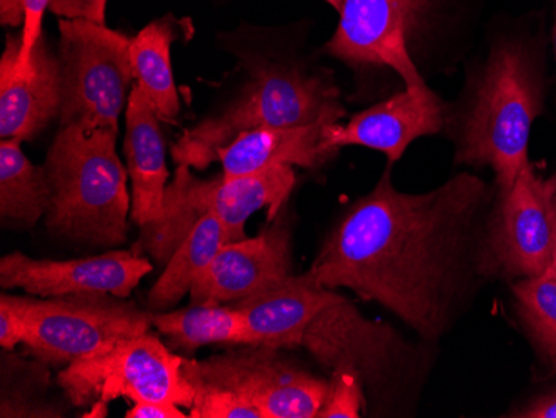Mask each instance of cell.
<instances>
[{"label": "cell", "mask_w": 556, "mask_h": 418, "mask_svg": "<svg viewBox=\"0 0 556 418\" xmlns=\"http://www.w3.org/2000/svg\"><path fill=\"white\" fill-rule=\"evenodd\" d=\"M485 193L470 174L432 192H400L386 170L327 233L308 276L378 302L435 342L464 308L471 276L483 274L477 218Z\"/></svg>", "instance_id": "1"}, {"label": "cell", "mask_w": 556, "mask_h": 418, "mask_svg": "<svg viewBox=\"0 0 556 418\" xmlns=\"http://www.w3.org/2000/svg\"><path fill=\"white\" fill-rule=\"evenodd\" d=\"M117 137L109 129L61 126L43 162L52 190L46 215L50 232L92 248L127 242L132 195Z\"/></svg>", "instance_id": "2"}, {"label": "cell", "mask_w": 556, "mask_h": 418, "mask_svg": "<svg viewBox=\"0 0 556 418\" xmlns=\"http://www.w3.org/2000/svg\"><path fill=\"white\" fill-rule=\"evenodd\" d=\"M250 79L224 111L186 130L172 145V161L205 170L217 152L237 136L258 127H303L337 124L345 117L340 92L330 77L308 74L295 65L258 61Z\"/></svg>", "instance_id": "3"}, {"label": "cell", "mask_w": 556, "mask_h": 418, "mask_svg": "<svg viewBox=\"0 0 556 418\" xmlns=\"http://www.w3.org/2000/svg\"><path fill=\"white\" fill-rule=\"evenodd\" d=\"M542 112V80L532 54L518 42L498 43L462 122L457 164L489 165L500 192H508L530 164V132Z\"/></svg>", "instance_id": "4"}, {"label": "cell", "mask_w": 556, "mask_h": 418, "mask_svg": "<svg viewBox=\"0 0 556 418\" xmlns=\"http://www.w3.org/2000/svg\"><path fill=\"white\" fill-rule=\"evenodd\" d=\"M296 183L293 165H271L250 176L200 179L190 165L175 168L165 190L164 208L154 223L140 227L137 254L149 255L165 267L175 249L200 218L215 214L227 230V243L247 239L245 224L258 211H267V223L286 207Z\"/></svg>", "instance_id": "5"}, {"label": "cell", "mask_w": 556, "mask_h": 418, "mask_svg": "<svg viewBox=\"0 0 556 418\" xmlns=\"http://www.w3.org/2000/svg\"><path fill=\"white\" fill-rule=\"evenodd\" d=\"M184 360L161 337L147 332L62 368L58 383L72 407L90 408L84 417H105L117 398L190 408L195 389L184 376Z\"/></svg>", "instance_id": "6"}, {"label": "cell", "mask_w": 556, "mask_h": 418, "mask_svg": "<svg viewBox=\"0 0 556 418\" xmlns=\"http://www.w3.org/2000/svg\"><path fill=\"white\" fill-rule=\"evenodd\" d=\"M61 126L118 132L136 84L130 37L102 24L61 18Z\"/></svg>", "instance_id": "7"}, {"label": "cell", "mask_w": 556, "mask_h": 418, "mask_svg": "<svg viewBox=\"0 0 556 418\" xmlns=\"http://www.w3.org/2000/svg\"><path fill=\"white\" fill-rule=\"evenodd\" d=\"M18 299L29 324L24 347L37 360L61 370L152 327V312L111 293Z\"/></svg>", "instance_id": "8"}, {"label": "cell", "mask_w": 556, "mask_h": 418, "mask_svg": "<svg viewBox=\"0 0 556 418\" xmlns=\"http://www.w3.org/2000/svg\"><path fill=\"white\" fill-rule=\"evenodd\" d=\"M182 368L193 389L239 393L265 418H317L328 393V380L265 345H236L202 360L186 358Z\"/></svg>", "instance_id": "9"}, {"label": "cell", "mask_w": 556, "mask_h": 418, "mask_svg": "<svg viewBox=\"0 0 556 418\" xmlns=\"http://www.w3.org/2000/svg\"><path fill=\"white\" fill-rule=\"evenodd\" d=\"M302 347L328 372L355 370L374 397L386 398L410 376V345L393 327L365 317L346 297L312 320Z\"/></svg>", "instance_id": "10"}, {"label": "cell", "mask_w": 556, "mask_h": 418, "mask_svg": "<svg viewBox=\"0 0 556 418\" xmlns=\"http://www.w3.org/2000/svg\"><path fill=\"white\" fill-rule=\"evenodd\" d=\"M556 177L542 179L532 164L502 193L483 239V274L535 277L553 264V195Z\"/></svg>", "instance_id": "11"}, {"label": "cell", "mask_w": 556, "mask_h": 418, "mask_svg": "<svg viewBox=\"0 0 556 418\" xmlns=\"http://www.w3.org/2000/svg\"><path fill=\"white\" fill-rule=\"evenodd\" d=\"M427 4L428 0H343L327 51L350 65L392 68L408 89L427 86L408 51V37Z\"/></svg>", "instance_id": "12"}, {"label": "cell", "mask_w": 556, "mask_h": 418, "mask_svg": "<svg viewBox=\"0 0 556 418\" xmlns=\"http://www.w3.org/2000/svg\"><path fill=\"white\" fill-rule=\"evenodd\" d=\"M152 270L154 265L149 257L134 251H109L74 261L33 258L12 252L0 258V287L22 289L42 299L79 293H111L129 299Z\"/></svg>", "instance_id": "13"}, {"label": "cell", "mask_w": 556, "mask_h": 418, "mask_svg": "<svg viewBox=\"0 0 556 418\" xmlns=\"http://www.w3.org/2000/svg\"><path fill=\"white\" fill-rule=\"evenodd\" d=\"M292 276V229L280 212L258 236L225 243L190 290V304H232Z\"/></svg>", "instance_id": "14"}, {"label": "cell", "mask_w": 556, "mask_h": 418, "mask_svg": "<svg viewBox=\"0 0 556 418\" xmlns=\"http://www.w3.org/2000/svg\"><path fill=\"white\" fill-rule=\"evenodd\" d=\"M445 124V105L427 86L405 87L387 101L358 112L346 124L325 126V145L339 152L361 145L382 152L390 164L402 159L414 140L440 132Z\"/></svg>", "instance_id": "15"}, {"label": "cell", "mask_w": 556, "mask_h": 418, "mask_svg": "<svg viewBox=\"0 0 556 418\" xmlns=\"http://www.w3.org/2000/svg\"><path fill=\"white\" fill-rule=\"evenodd\" d=\"M18 54L21 39L9 36L0 59V137L30 142L61 115V61L43 36L27 64H17Z\"/></svg>", "instance_id": "16"}, {"label": "cell", "mask_w": 556, "mask_h": 418, "mask_svg": "<svg viewBox=\"0 0 556 418\" xmlns=\"http://www.w3.org/2000/svg\"><path fill=\"white\" fill-rule=\"evenodd\" d=\"M333 289L318 286L308 273L289 276L232 302L249 327V345L302 347L303 333L328 305L342 301Z\"/></svg>", "instance_id": "17"}, {"label": "cell", "mask_w": 556, "mask_h": 418, "mask_svg": "<svg viewBox=\"0 0 556 418\" xmlns=\"http://www.w3.org/2000/svg\"><path fill=\"white\" fill-rule=\"evenodd\" d=\"M161 122L142 90L134 84L125 109L124 154L132 195L130 220L139 227L161 217L170 179Z\"/></svg>", "instance_id": "18"}, {"label": "cell", "mask_w": 556, "mask_h": 418, "mask_svg": "<svg viewBox=\"0 0 556 418\" xmlns=\"http://www.w3.org/2000/svg\"><path fill=\"white\" fill-rule=\"evenodd\" d=\"M325 126L328 124L247 130L217 152L222 176L236 179L282 164L303 168L321 167L337 155L336 151L325 145Z\"/></svg>", "instance_id": "19"}, {"label": "cell", "mask_w": 556, "mask_h": 418, "mask_svg": "<svg viewBox=\"0 0 556 418\" xmlns=\"http://www.w3.org/2000/svg\"><path fill=\"white\" fill-rule=\"evenodd\" d=\"M184 22L172 15L150 22L130 40L136 84L162 122H174L180 112L179 92L175 86L170 49L179 37Z\"/></svg>", "instance_id": "20"}, {"label": "cell", "mask_w": 556, "mask_h": 418, "mask_svg": "<svg viewBox=\"0 0 556 418\" xmlns=\"http://www.w3.org/2000/svg\"><path fill=\"white\" fill-rule=\"evenodd\" d=\"M152 327L172 351L193 354L205 345H249L245 317L230 304H190L179 311L152 312Z\"/></svg>", "instance_id": "21"}, {"label": "cell", "mask_w": 556, "mask_h": 418, "mask_svg": "<svg viewBox=\"0 0 556 418\" xmlns=\"http://www.w3.org/2000/svg\"><path fill=\"white\" fill-rule=\"evenodd\" d=\"M227 243V230L215 214L200 218L187 233L179 248L175 249L164 273L147 295L146 308L150 312L170 311L189 295L205 268L217 252Z\"/></svg>", "instance_id": "22"}, {"label": "cell", "mask_w": 556, "mask_h": 418, "mask_svg": "<svg viewBox=\"0 0 556 418\" xmlns=\"http://www.w3.org/2000/svg\"><path fill=\"white\" fill-rule=\"evenodd\" d=\"M52 190L43 165H34L17 139L0 142V218L5 227L29 230L46 218Z\"/></svg>", "instance_id": "23"}, {"label": "cell", "mask_w": 556, "mask_h": 418, "mask_svg": "<svg viewBox=\"0 0 556 418\" xmlns=\"http://www.w3.org/2000/svg\"><path fill=\"white\" fill-rule=\"evenodd\" d=\"M2 390L0 417H67L68 398L58 401L50 395V367L43 362L27 360L14 351L2 349Z\"/></svg>", "instance_id": "24"}, {"label": "cell", "mask_w": 556, "mask_h": 418, "mask_svg": "<svg viewBox=\"0 0 556 418\" xmlns=\"http://www.w3.org/2000/svg\"><path fill=\"white\" fill-rule=\"evenodd\" d=\"M517 312L546 364L556 370V265L514 286Z\"/></svg>", "instance_id": "25"}, {"label": "cell", "mask_w": 556, "mask_h": 418, "mask_svg": "<svg viewBox=\"0 0 556 418\" xmlns=\"http://www.w3.org/2000/svg\"><path fill=\"white\" fill-rule=\"evenodd\" d=\"M365 387L352 368H333L328 380V393L317 418H358L365 407Z\"/></svg>", "instance_id": "26"}, {"label": "cell", "mask_w": 556, "mask_h": 418, "mask_svg": "<svg viewBox=\"0 0 556 418\" xmlns=\"http://www.w3.org/2000/svg\"><path fill=\"white\" fill-rule=\"evenodd\" d=\"M189 418H265L261 408L230 390L195 387Z\"/></svg>", "instance_id": "27"}, {"label": "cell", "mask_w": 556, "mask_h": 418, "mask_svg": "<svg viewBox=\"0 0 556 418\" xmlns=\"http://www.w3.org/2000/svg\"><path fill=\"white\" fill-rule=\"evenodd\" d=\"M29 335V324L22 311L18 295L0 293V347L5 351H15L24 345Z\"/></svg>", "instance_id": "28"}, {"label": "cell", "mask_w": 556, "mask_h": 418, "mask_svg": "<svg viewBox=\"0 0 556 418\" xmlns=\"http://www.w3.org/2000/svg\"><path fill=\"white\" fill-rule=\"evenodd\" d=\"M52 0H24V24L21 34V54L17 64L25 65L30 61L37 42L42 39V22Z\"/></svg>", "instance_id": "29"}, {"label": "cell", "mask_w": 556, "mask_h": 418, "mask_svg": "<svg viewBox=\"0 0 556 418\" xmlns=\"http://www.w3.org/2000/svg\"><path fill=\"white\" fill-rule=\"evenodd\" d=\"M109 0H52L49 11L61 18H80L105 26Z\"/></svg>", "instance_id": "30"}, {"label": "cell", "mask_w": 556, "mask_h": 418, "mask_svg": "<svg viewBox=\"0 0 556 418\" xmlns=\"http://www.w3.org/2000/svg\"><path fill=\"white\" fill-rule=\"evenodd\" d=\"M127 418H189V414L180 410L179 405L164 402H136L125 414Z\"/></svg>", "instance_id": "31"}, {"label": "cell", "mask_w": 556, "mask_h": 418, "mask_svg": "<svg viewBox=\"0 0 556 418\" xmlns=\"http://www.w3.org/2000/svg\"><path fill=\"white\" fill-rule=\"evenodd\" d=\"M0 22L5 27H22L24 0H0Z\"/></svg>", "instance_id": "32"}, {"label": "cell", "mask_w": 556, "mask_h": 418, "mask_svg": "<svg viewBox=\"0 0 556 418\" xmlns=\"http://www.w3.org/2000/svg\"><path fill=\"white\" fill-rule=\"evenodd\" d=\"M517 417L527 418H556V393L540 398L535 404L525 408Z\"/></svg>", "instance_id": "33"}, {"label": "cell", "mask_w": 556, "mask_h": 418, "mask_svg": "<svg viewBox=\"0 0 556 418\" xmlns=\"http://www.w3.org/2000/svg\"><path fill=\"white\" fill-rule=\"evenodd\" d=\"M552 218H553V264L556 265V190H555V195H553Z\"/></svg>", "instance_id": "34"}, {"label": "cell", "mask_w": 556, "mask_h": 418, "mask_svg": "<svg viewBox=\"0 0 556 418\" xmlns=\"http://www.w3.org/2000/svg\"><path fill=\"white\" fill-rule=\"evenodd\" d=\"M327 4L332 5L333 9H336L337 12L342 11L343 0H325Z\"/></svg>", "instance_id": "35"}, {"label": "cell", "mask_w": 556, "mask_h": 418, "mask_svg": "<svg viewBox=\"0 0 556 418\" xmlns=\"http://www.w3.org/2000/svg\"><path fill=\"white\" fill-rule=\"evenodd\" d=\"M553 46H555V58H556V21H555V30H553Z\"/></svg>", "instance_id": "36"}]
</instances>
